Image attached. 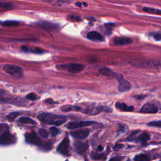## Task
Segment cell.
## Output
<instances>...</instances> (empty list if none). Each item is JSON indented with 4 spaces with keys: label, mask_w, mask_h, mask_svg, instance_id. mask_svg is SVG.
Listing matches in <instances>:
<instances>
[{
    "label": "cell",
    "mask_w": 161,
    "mask_h": 161,
    "mask_svg": "<svg viewBox=\"0 0 161 161\" xmlns=\"http://www.w3.org/2000/svg\"><path fill=\"white\" fill-rule=\"evenodd\" d=\"M37 118L43 123L49 125H54L56 126H60V125L64 124L67 120L65 116L50 113H41L37 116Z\"/></svg>",
    "instance_id": "6da1fadb"
},
{
    "label": "cell",
    "mask_w": 161,
    "mask_h": 161,
    "mask_svg": "<svg viewBox=\"0 0 161 161\" xmlns=\"http://www.w3.org/2000/svg\"><path fill=\"white\" fill-rule=\"evenodd\" d=\"M25 98L27 100H31V101H34V100H36L38 99V97L37 96L34 94V93H30L28 95H27L26 96H25Z\"/></svg>",
    "instance_id": "4dcf8cb0"
},
{
    "label": "cell",
    "mask_w": 161,
    "mask_h": 161,
    "mask_svg": "<svg viewBox=\"0 0 161 161\" xmlns=\"http://www.w3.org/2000/svg\"><path fill=\"white\" fill-rule=\"evenodd\" d=\"M68 20H69L70 21H76V22H79L81 21V19L78 16H76V15H70L67 16Z\"/></svg>",
    "instance_id": "f1b7e54d"
},
{
    "label": "cell",
    "mask_w": 161,
    "mask_h": 161,
    "mask_svg": "<svg viewBox=\"0 0 161 161\" xmlns=\"http://www.w3.org/2000/svg\"><path fill=\"white\" fill-rule=\"evenodd\" d=\"M87 38L89 40L94 42H103L104 40L101 33L95 31L89 32L87 35Z\"/></svg>",
    "instance_id": "30bf717a"
},
{
    "label": "cell",
    "mask_w": 161,
    "mask_h": 161,
    "mask_svg": "<svg viewBox=\"0 0 161 161\" xmlns=\"http://www.w3.org/2000/svg\"><path fill=\"white\" fill-rule=\"evenodd\" d=\"M119 130H120V132L125 133V132L127 130V127L125 125H124V124L120 123L119 124Z\"/></svg>",
    "instance_id": "e575fe53"
},
{
    "label": "cell",
    "mask_w": 161,
    "mask_h": 161,
    "mask_svg": "<svg viewBox=\"0 0 161 161\" xmlns=\"http://www.w3.org/2000/svg\"><path fill=\"white\" fill-rule=\"evenodd\" d=\"M3 70L11 76H20L23 73L22 67L17 65L6 64L3 66Z\"/></svg>",
    "instance_id": "3957f363"
},
{
    "label": "cell",
    "mask_w": 161,
    "mask_h": 161,
    "mask_svg": "<svg viewBox=\"0 0 161 161\" xmlns=\"http://www.w3.org/2000/svg\"><path fill=\"white\" fill-rule=\"evenodd\" d=\"M116 78L118 80V91L120 92H127L130 90L132 87L130 83L128 81L124 79L121 75L117 76L116 74Z\"/></svg>",
    "instance_id": "52a82bcc"
},
{
    "label": "cell",
    "mask_w": 161,
    "mask_h": 161,
    "mask_svg": "<svg viewBox=\"0 0 161 161\" xmlns=\"http://www.w3.org/2000/svg\"><path fill=\"white\" fill-rule=\"evenodd\" d=\"M150 36H152L157 41L161 40V33H151Z\"/></svg>",
    "instance_id": "836d02e7"
},
{
    "label": "cell",
    "mask_w": 161,
    "mask_h": 161,
    "mask_svg": "<svg viewBox=\"0 0 161 161\" xmlns=\"http://www.w3.org/2000/svg\"><path fill=\"white\" fill-rule=\"evenodd\" d=\"M150 156L146 154H140L134 157V161H150Z\"/></svg>",
    "instance_id": "44dd1931"
},
{
    "label": "cell",
    "mask_w": 161,
    "mask_h": 161,
    "mask_svg": "<svg viewBox=\"0 0 161 161\" xmlns=\"http://www.w3.org/2000/svg\"><path fill=\"white\" fill-rule=\"evenodd\" d=\"M100 73L101 74H102L103 76H110L113 74L112 70L111 69H110L109 68H107V67H104V68L100 69Z\"/></svg>",
    "instance_id": "cb8c5ba5"
},
{
    "label": "cell",
    "mask_w": 161,
    "mask_h": 161,
    "mask_svg": "<svg viewBox=\"0 0 161 161\" xmlns=\"http://www.w3.org/2000/svg\"><path fill=\"white\" fill-rule=\"evenodd\" d=\"M70 133L71 135L76 138L83 140L87 138L89 134V130L88 129H83V130H79L77 131L73 132Z\"/></svg>",
    "instance_id": "8fae6325"
},
{
    "label": "cell",
    "mask_w": 161,
    "mask_h": 161,
    "mask_svg": "<svg viewBox=\"0 0 161 161\" xmlns=\"http://www.w3.org/2000/svg\"><path fill=\"white\" fill-rule=\"evenodd\" d=\"M148 125L151 127H158V128H161V120L160 121H153L149 122Z\"/></svg>",
    "instance_id": "83f0119b"
},
{
    "label": "cell",
    "mask_w": 161,
    "mask_h": 161,
    "mask_svg": "<svg viewBox=\"0 0 161 161\" xmlns=\"http://www.w3.org/2000/svg\"><path fill=\"white\" fill-rule=\"evenodd\" d=\"M50 132L52 137H56L59 134V130L56 127H52L50 128Z\"/></svg>",
    "instance_id": "1f68e13d"
},
{
    "label": "cell",
    "mask_w": 161,
    "mask_h": 161,
    "mask_svg": "<svg viewBox=\"0 0 161 161\" xmlns=\"http://www.w3.org/2000/svg\"><path fill=\"white\" fill-rule=\"evenodd\" d=\"M70 3V0H57V4L59 5H67Z\"/></svg>",
    "instance_id": "d590c367"
},
{
    "label": "cell",
    "mask_w": 161,
    "mask_h": 161,
    "mask_svg": "<svg viewBox=\"0 0 161 161\" xmlns=\"http://www.w3.org/2000/svg\"><path fill=\"white\" fill-rule=\"evenodd\" d=\"M25 140L29 144L37 146H43V143L38 137L37 134L35 132L28 133L25 135Z\"/></svg>",
    "instance_id": "8992f818"
},
{
    "label": "cell",
    "mask_w": 161,
    "mask_h": 161,
    "mask_svg": "<svg viewBox=\"0 0 161 161\" xmlns=\"http://www.w3.org/2000/svg\"><path fill=\"white\" fill-rule=\"evenodd\" d=\"M91 157L95 160H104V159L106 158L104 155L99 154H97V153H95L93 152L91 153Z\"/></svg>",
    "instance_id": "484cf974"
},
{
    "label": "cell",
    "mask_w": 161,
    "mask_h": 161,
    "mask_svg": "<svg viewBox=\"0 0 161 161\" xmlns=\"http://www.w3.org/2000/svg\"><path fill=\"white\" fill-rule=\"evenodd\" d=\"M39 132L40 135L42 138H48V137H49V133H48V132H47L45 129H40L39 130Z\"/></svg>",
    "instance_id": "d6a6232c"
},
{
    "label": "cell",
    "mask_w": 161,
    "mask_h": 161,
    "mask_svg": "<svg viewBox=\"0 0 161 161\" xmlns=\"http://www.w3.org/2000/svg\"><path fill=\"white\" fill-rule=\"evenodd\" d=\"M39 26L46 30H54L58 28V26L55 24H52L50 23H47V22H44L39 23Z\"/></svg>",
    "instance_id": "d6986e66"
},
{
    "label": "cell",
    "mask_w": 161,
    "mask_h": 161,
    "mask_svg": "<svg viewBox=\"0 0 161 161\" xmlns=\"http://www.w3.org/2000/svg\"><path fill=\"white\" fill-rule=\"evenodd\" d=\"M10 100L7 101L8 103H9L10 104H12L14 105H16V106H24L27 104V102H25L23 100H22V98H11V99H9Z\"/></svg>",
    "instance_id": "ac0fdd59"
},
{
    "label": "cell",
    "mask_w": 161,
    "mask_h": 161,
    "mask_svg": "<svg viewBox=\"0 0 161 161\" xmlns=\"http://www.w3.org/2000/svg\"><path fill=\"white\" fill-rule=\"evenodd\" d=\"M113 42L116 45L119 46H124L131 44L133 41L129 37H115L113 39Z\"/></svg>",
    "instance_id": "7c38bea8"
},
{
    "label": "cell",
    "mask_w": 161,
    "mask_h": 161,
    "mask_svg": "<svg viewBox=\"0 0 161 161\" xmlns=\"http://www.w3.org/2000/svg\"><path fill=\"white\" fill-rule=\"evenodd\" d=\"M89 146L87 143H84V142H76L74 143V147L76 149V150L81 153H84L87 148H88Z\"/></svg>",
    "instance_id": "2e32d148"
},
{
    "label": "cell",
    "mask_w": 161,
    "mask_h": 161,
    "mask_svg": "<svg viewBox=\"0 0 161 161\" xmlns=\"http://www.w3.org/2000/svg\"><path fill=\"white\" fill-rule=\"evenodd\" d=\"M58 70L67 71V72L71 73H78L83 70L85 66L81 64H77V63H71V64H60L56 66Z\"/></svg>",
    "instance_id": "7a4b0ae2"
},
{
    "label": "cell",
    "mask_w": 161,
    "mask_h": 161,
    "mask_svg": "<svg viewBox=\"0 0 161 161\" xmlns=\"http://www.w3.org/2000/svg\"><path fill=\"white\" fill-rule=\"evenodd\" d=\"M20 115L19 112H13V113H11L9 115H8L6 116V118L9 120V121H13L15 120V118H16L18 116Z\"/></svg>",
    "instance_id": "4316f807"
},
{
    "label": "cell",
    "mask_w": 161,
    "mask_h": 161,
    "mask_svg": "<svg viewBox=\"0 0 161 161\" xmlns=\"http://www.w3.org/2000/svg\"><path fill=\"white\" fill-rule=\"evenodd\" d=\"M122 147H123V145L118 144H117L116 146H115L113 147V150H119V149H121Z\"/></svg>",
    "instance_id": "74e56055"
},
{
    "label": "cell",
    "mask_w": 161,
    "mask_h": 161,
    "mask_svg": "<svg viewBox=\"0 0 161 161\" xmlns=\"http://www.w3.org/2000/svg\"><path fill=\"white\" fill-rule=\"evenodd\" d=\"M21 50L25 52H30L33 53H37V54H42L45 52V50L39 47H29V46H22Z\"/></svg>",
    "instance_id": "5bb4252c"
},
{
    "label": "cell",
    "mask_w": 161,
    "mask_h": 161,
    "mask_svg": "<svg viewBox=\"0 0 161 161\" xmlns=\"http://www.w3.org/2000/svg\"><path fill=\"white\" fill-rule=\"evenodd\" d=\"M140 112L143 113H156L158 112V107L154 104L146 103L142 107Z\"/></svg>",
    "instance_id": "9c48e42d"
},
{
    "label": "cell",
    "mask_w": 161,
    "mask_h": 161,
    "mask_svg": "<svg viewBox=\"0 0 161 161\" xmlns=\"http://www.w3.org/2000/svg\"><path fill=\"white\" fill-rule=\"evenodd\" d=\"M116 108L123 112H132L134 110V107L132 106H128L124 103H117L115 104Z\"/></svg>",
    "instance_id": "e0dca14e"
},
{
    "label": "cell",
    "mask_w": 161,
    "mask_h": 161,
    "mask_svg": "<svg viewBox=\"0 0 161 161\" xmlns=\"http://www.w3.org/2000/svg\"><path fill=\"white\" fill-rule=\"evenodd\" d=\"M45 102L47 103H49V104H53L54 103V102H53V101L51 99V98H49V99H47L45 100Z\"/></svg>",
    "instance_id": "f35d334b"
},
{
    "label": "cell",
    "mask_w": 161,
    "mask_h": 161,
    "mask_svg": "<svg viewBox=\"0 0 161 161\" xmlns=\"http://www.w3.org/2000/svg\"><path fill=\"white\" fill-rule=\"evenodd\" d=\"M95 123H96L95 121H81L70 122L66 125V127L69 130H73V129L91 126V125H93Z\"/></svg>",
    "instance_id": "5b68a950"
},
{
    "label": "cell",
    "mask_w": 161,
    "mask_h": 161,
    "mask_svg": "<svg viewBox=\"0 0 161 161\" xmlns=\"http://www.w3.org/2000/svg\"><path fill=\"white\" fill-rule=\"evenodd\" d=\"M19 25V22L13 21V20H8V21H5L4 22H2V25L5 27H15V26H18Z\"/></svg>",
    "instance_id": "603a6c76"
},
{
    "label": "cell",
    "mask_w": 161,
    "mask_h": 161,
    "mask_svg": "<svg viewBox=\"0 0 161 161\" xmlns=\"http://www.w3.org/2000/svg\"><path fill=\"white\" fill-rule=\"evenodd\" d=\"M76 5L77 6H79V7H81L82 6V3H79V2H78L76 3Z\"/></svg>",
    "instance_id": "60d3db41"
},
{
    "label": "cell",
    "mask_w": 161,
    "mask_h": 161,
    "mask_svg": "<svg viewBox=\"0 0 161 161\" xmlns=\"http://www.w3.org/2000/svg\"><path fill=\"white\" fill-rule=\"evenodd\" d=\"M1 136H0V144L2 146H7L13 144L15 142V137L8 132V129L4 132H1Z\"/></svg>",
    "instance_id": "277c9868"
},
{
    "label": "cell",
    "mask_w": 161,
    "mask_h": 161,
    "mask_svg": "<svg viewBox=\"0 0 161 161\" xmlns=\"http://www.w3.org/2000/svg\"><path fill=\"white\" fill-rule=\"evenodd\" d=\"M98 149L99 151H102L103 149V147L102 146H99L98 147Z\"/></svg>",
    "instance_id": "ab89813d"
},
{
    "label": "cell",
    "mask_w": 161,
    "mask_h": 161,
    "mask_svg": "<svg viewBox=\"0 0 161 161\" xmlns=\"http://www.w3.org/2000/svg\"><path fill=\"white\" fill-rule=\"evenodd\" d=\"M150 139V136L149 134L144 133H142V135H140L138 138L137 140L139 142H147Z\"/></svg>",
    "instance_id": "d4e9b609"
},
{
    "label": "cell",
    "mask_w": 161,
    "mask_h": 161,
    "mask_svg": "<svg viewBox=\"0 0 161 161\" xmlns=\"http://www.w3.org/2000/svg\"><path fill=\"white\" fill-rule=\"evenodd\" d=\"M135 66L141 67H147V68H152L161 66V63L159 62H155L153 61H146L140 62L135 64Z\"/></svg>",
    "instance_id": "4fadbf2b"
},
{
    "label": "cell",
    "mask_w": 161,
    "mask_h": 161,
    "mask_svg": "<svg viewBox=\"0 0 161 161\" xmlns=\"http://www.w3.org/2000/svg\"><path fill=\"white\" fill-rule=\"evenodd\" d=\"M143 11H144L146 13H147L161 15V10L154 8L144 7V8H143Z\"/></svg>",
    "instance_id": "7402d4cb"
},
{
    "label": "cell",
    "mask_w": 161,
    "mask_h": 161,
    "mask_svg": "<svg viewBox=\"0 0 161 161\" xmlns=\"http://www.w3.org/2000/svg\"><path fill=\"white\" fill-rule=\"evenodd\" d=\"M57 150L59 153L68 156L69 150V140L67 137H65L63 140L60 143L59 145L57 147Z\"/></svg>",
    "instance_id": "ba28073f"
},
{
    "label": "cell",
    "mask_w": 161,
    "mask_h": 161,
    "mask_svg": "<svg viewBox=\"0 0 161 161\" xmlns=\"http://www.w3.org/2000/svg\"><path fill=\"white\" fill-rule=\"evenodd\" d=\"M127 161H130V160H127Z\"/></svg>",
    "instance_id": "b9f144b4"
},
{
    "label": "cell",
    "mask_w": 161,
    "mask_h": 161,
    "mask_svg": "<svg viewBox=\"0 0 161 161\" xmlns=\"http://www.w3.org/2000/svg\"><path fill=\"white\" fill-rule=\"evenodd\" d=\"M107 109L105 107H101V106H94V107H91V108H87L86 110L83 111V112L87 113V114H91V115H98L99 113H100L102 111H106L107 112Z\"/></svg>",
    "instance_id": "9a60e30c"
},
{
    "label": "cell",
    "mask_w": 161,
    "mask_h": 161,
    "mask_svg": "<svg viewBox=\"0 0 161 161\" xmlns=\"http://www.w3.org/2000/svg\"><path fill=\"white\" fill-rule=\"evenodd\" d=\"M1 7L4 10H11L13 8V5L10 3H1Z\"/></svg>",
    "instance_id": "f546056e"
},
{
    "label": "cell",
    "mask_w": 161,
    "mask_h": 161,
    "mask_svg": "<svg viewBox=\"0 0 161 161\" xmlns=\"http://www.w3.org/2000/svg\"><path fill=\"white\" fill-rule=\"evenodd\" d=\"M123 159L122 157L120 156H117L112 158L109 161H121Z\"/></svg>",
    "instance_id": "8d00e7d4"
},
{
    "label": "cell",
    "mask_w": 161,
    "mask_h": 161,
    "mask_svg": "<svg viewBox=\"0 0 161 161\" xmlns=\"http://www.w3.org/2000/svg\"><path fill=\"white\" fill-rule=\"evenodd\" d=\"M18 121L23 123V124H31V125H35L37 124V122L31 118L27 117H22L18 119Z\"/></svg>",
    "instance_id": "ffe728a7"
}]
</instances>
